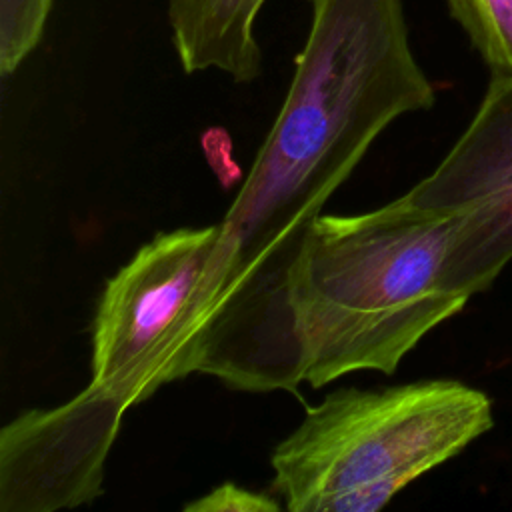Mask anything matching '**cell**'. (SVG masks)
<instances>
[{
    "label": "cell",
    "instance_id": "5",
    "mask_svg": "<svg viewBox=\"0 0 512 512\" xmlns=\"http://www.w3.org/2000/svg\"><path fill=\"white\" fill-rule=\"evenodd\" d=\"M404 196L464 216L458 280L470 296L488 290L512 260V76H492L462 136Z\"/></svg>",
    "mask_w": 512,
    "mask_h": 512
},
{
    "label": "cell",
    "instance_id": "7",
    "mask_svg": "<svg viewBox=\"0 0 512 512\" xmlns=\"http://www.w3.org/2000/svg\"><path fill=\"white\" fill-rule=\"evenodd\" d=\"M266 0H168L172 44L186 74L218 70L252 82L262 70L254 26Z\"/></svg>",
    "mask_w": 512,
    "mask_h": 512
},
{
    "label": "cell",
    "instance_id": "6",
    "mask_svg": "<svg viewBox=\"0 0 512 512\" xmlns=\"http://www.w3.org/2000/svg\"><path fill=\"white\" fill-rule=\"evenodd\" d=\"M124 412L86 386L66 404L10 420L0 430V510L54 512L96 500Z\"/></svg>",
    "mask_w": 512,
    "mask_h": 512
},
{
    "label": "cell",
    "instance_id": "8",
    "mask_svg": "<svg viewBox=\"0 0 512 512\" xmlns=\"http://www.w3.org/2000/svg\"><path fill=\"white\" fill-rule=\"evenodd\" d=\"M492 76H512V0H446Z\"/></svg>",
    "mask_w": 512,
    "mask_h": 512
},
{
    "label": "cell",
    "instance_id": "2",
    "mask_svg": "<svg viewBox=\"0 0 512 512\" xmlns=\"http://www.w3.org/2000/svg\"><path fill=\"white\" fill-rule=\"evenodd\" d=\"M464 216L404 194L354 216L320 214L288 280L302 382L394 374L402 358L472 298L458 282Z\"/></svg>",
    "mask_w": 512,
    "mask_h": 512
},
{
    "label": "cell",
    "instance_id": "9",
    "mask_svg": "<svg viewBox=\"0 0 512 512\" xmlns=\"http://www.w3.org/2000/svg\"><path fill=\"white\" fill-rule=\"evenodd\" d=\"M54 0H0V72L10 76L42 40Z\"/></svg>",
    "mask_w": 512,
    "mask_h": 512
},
{
    "label": "cell",
    "instance_id": "4",
    "mask_svg": "<svg viewBox=\"0 0 512 512\" xmlns=\"http://www.w3.org/2000/svg\"><path fill=\"white\" fill-rule=\"evenodd\" d=\"M220 300V224L156 234L102 290L88 386L128 410L194 372L210 376Z\"/></svg>",
    "mask_w": 512,
    "mask_h": 512
},
{
    "label": "cell",
    "instance_id": "1",
    "mask_svg": "<svg viewBox=\"0 0 512 512\" xmlns=\"http://www.w3.org/2000/svg\"><path fill=\"white\" fill-rule=\"evenodd\" d=\"M284 104L220 224L222 302L210 376L242 392L294 390L288 280L328 198L396 118L434 106L404 0H310Z\"/></svg>",
    "mask_w": 512,
    "mask_h": 512
},
{
    "label": "cell",
    "instance_id": "10",
    "mask_svg": "<svg viewBox=\"0 0 512 512\" xmlns=\"http://www.w3.org/2000/svg\"><path fill=\"white\" fill-rule=\"evenodd\" d=\"M280 508L282 504L276 496L254 492L234 482H224L184 506L186 512H278Z\"/></svg>",
    "mask_w": 512,
    "mask_h": 512
},
{
    "label": "cell",
    "instance_id": "3",
    "mask_svg": "<svg viewBox=\"0 0 512 512\" xmlns=\"http://www.w3.org/2000/svg\"><path fill=\"white\" fill-rule=\"evenodd\" d=\"M494 424L492 400L458 380L340 388L272 452L290 512H376Z\"/></svg>",
    "mask_w": 512,
    "mask_h": 512
}]
</instances>
